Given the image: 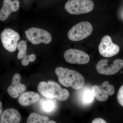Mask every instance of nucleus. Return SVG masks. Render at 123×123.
Returning <instances> with one entry per match:
<instances>
[{
    "label": "nucleus",
    "mask_w": 123,
    "mask_h": 123,
    "mask_svg": "<svg viewBox=\"0 0 123 123\" xmlns=\"http://www.w3.org/2000/svg\"><path fill=\"white\" fill-rule=\"evenodd\" d=\"M60 84L66 87L71 86L75 90L81 89L85 84L84 77L75 70L59 67L55 70Z\"/></svg>",
    "instance_id": "nucleus-1"
},
{
    "label": "nucleus",
    "mask_w": 123,
    "mask_h": 123,
    "mask_svg": "<svg viewBox=\"0 0 123 123\" xmlns=\"http://www.w3.org/2000/svg\"><path fill=\"white\" fill-rule=\"evenodd\" d=\"M94 7V3L92 0H68L65 5V10L74 15L88 13Z\"/></svg>",
    "instance_id": "nucleus-3"
},
{
    "label": "nucleus",
    "mask_w": 123,
    "mask_h": 123,
    "mask_svg": "<svg viewBox=\"0 0 123 123\" xmlns=\"http://www.w3.org/2000/svg\"><path fill=\"white\" fill-rule=\"evenodd\" d=\"M92 123H107L103 119L101 118H97L92 121Z\"/></svg>",
    "instance_id": "nucleus-21"
},
{
    "label": "nucleus",
    "mask_w": 123,
    "mask_h": 123,
    "mask_svg": "<svg viewBox=\"0 0 123 123\" xmlns=\"http://www.w3.org/2000/svg\"><path fill=\"white\" fill-rule=\"evenodd\" d=\"M21 79V76L20 74H14L12 79V83L7 89L8 93L14 98L20 97L26 90V86L25 85L20 82Z\"/></svg>",
    "instance_id": "nucleus-11"
},
{
    "label": "nucleus",
    "mask_w": 123,
    "mask_h": 123,
    "mask_svg": "<svg viewBox=\"0 0 123 123\" xmlns=\"http://www.w3.org/2000/svg\"><path fill=\"white\" fill-rule=\"evenodd\" d=\"M25 33L27 39L34 44L42 43L47 44L52 40L50 34L43 29L31 27L25 31Z\"/></svg>",
    "instance_id": "nucleus-5"
},
{
    "label": "nucleus",
    "mask_w": 123,
    "mask_h": 123,
    "mask_svg": "<svg viewBox=\"0 0 123 123\" xmlns=\"http://www.w3.org/2000/svg\"><path fill=\"white\" fill-rule=\"evenodd\" d=\"M17 48L18 50V59H22L26 55L27 45L26 43L24 40L20 41L17 46Z\"/></svg>",
    "instance_id": "nucleus-18"
},
{
    "label": "nucleus",
    "mask_w": 123,
    "mask_h": 123,
    "mask_svg": "<svg viewBox=\"0 0 123 123\" xmlns=\"http://www.w3.org/2000/svg\"><path fill=\"white\" fill-rule=\"evenodd\" d=\"M39 94L33 91L24 92L18 99V102L23 106H28L37 103L39 100Z\"/></svg>",
    "instance_id": "nucleus-14"
},
{
    "label": "nucleus",
    "mask_w": 123,
    "mask_h": 123,
    "mask_svg": "<svg viewBox=\"0 0 123 123\" xmlns=\"http://www.w3.org/2000/svg\"><path fill=\"white\" fill-rule=\"evenodd\" d=\"M21 116L17 110L9 108L2 112L0 123H20Z\"/></svg>",
    "instance_id": "nucleus-13"
},
{
    "label": "nucleus",
    "mask_w": 123,
    "mask_h": 123,
    "mask_svg": "<svg viewBox=\"0 0 123 123\" xmlns=\"http://www.w3.org/2000/svg\"><path fill=\"white\" fill-rule=\"evenodd\" d=\"M109 62L106 59L99 61L96 66L97 72L102 75H112L116 74L123 68L122 60L117 59L110 64Z\"/></svg>",
    "instance_id": "nucleus-6"
},
{
    "label": "nucleus",
    "mask_w": 123,
    "mask_h": 123,
    "mask_svg": "<svg viewBox=\"0 0 123 123\" xmlns=\"http://www.w3.org/2000/svg\"><path fill=\"white\" fill-rule=\"evenodd\" d=\"M55 100L45 99L41 102V108L44 112L47 113H51L55 111L57 106Z\"/></svg>",
    "instance_id": "nucleus-16"
},
{
    "label": "nucleus",
    "mask_w": 123,
    "mask_h": 123,
    "mask_svg": "<svg viewBox=\"0 0 123 123\" xmlns=\"http://www.w3.org/2000/svg\"><path fill=\"white\" fill-rule=\"evenodd\" d=\"M65 61L72 64H85L88 63L90 60L89 56L81 50L70 49L65 51L64 54Z\"/></svg>",
    "instance_id": "nucleus-9"
},
{
    "label": "nucleus",
    "mask_w": 123,
    "mask_h": 123,
    "mask_svg": "<svg viewBox=\"0 0 123 123\" xmlns=\"http://www.w3.org/2000/svg\"><path fill=\"white\" fill-rule=\"evenodd\" d=\"M91 90L94 98L100 102L106 101L109 96H112L115 93L114 87L107 81H104L100 86H93Z\"/></svg>",
    "instance_id": "nucleus-10"
},
{
    "label": "nucleus",
    "mask_w": 123,
    "mask_h": 123,
    "mask_svg": "<svg viewBox=\"0 0 123 123\" xmlns=\"http://www.w3.org/2000/svg\"><path fill=\"white\" fill-rule=\"evenodd\" d=\"M1 39L4 48L10 52H13L17 47L18 42L20 40L19 34L12 29H6L0 35Z\"/></svg>",
    "instance_id": "nucleus-7"
},
{
    "label": "nucleus",
    "mask_w": 123,
    "mask_h": 123,
    "mask_svg": "<svg viewBox=\"0 0 123 123\" xmlns=\"http://www.w3.org/2000/svg\"><path fill=\"white\" fill-rule=\"evenodd\" d=\"M98 51L101 55L110 57L117 55L120 51L118 45L112 42L110 36L105 35L102 38L98 46Z\"/></svg>",
    "instance_id": "nucleus-8"
},
{
    "label": "nucleus",
    "mask_w": 123,
    "mask_h": 123,
    "mask_svg": "<svg viewBox=\"0 0 123 123\" xmlns=\"http://www.w3.org/2000/svg\"><path fill=\"white\" fill-rule=\"evenodd\" d=\"M36 56L34 54H31L29 55H26L22 59L21 63L23 66H27L29 64V62H33L35 60Z\"/></svg>",
    "instance_id": "nucleus-19"
},
{
    "label": "nucleus",
    "mask_w": 123,
    "mask_h": 123,
    "mask_svg": "<svg viewBox=\"0 0 123 123\" xmlns=\"http://www.w3.org/2000/svg\"><path fill=\"white\" fill-rule=\"evenodd\" d=\"M38 91L43 97L48 98H56L61 101H66L69 96L67 89L62 88L59 84L53 81L47 82L42 81L38 85Z\"/></svg>",
    "instance_id": "nucleus-2"
},
{
    "label": "nucleus",
    "mask_w": 123,
    "mask_h": 123,
    "mask_svg": "<svg viewBox=\"0 0 123 123\" xmlns=\"http://www.w3.org/2000/svg\"><path fill=\"white\" fill-rule=\"evenodd\" d=\"M19 7L20 3L18 0H4L0 10V20L3 21L6 20L11 13L17 11Z\"/></svg>",
    "instance_id": "nucleus-12"
},
{
    "label": "nucleus",
    "mask_w": 123,
    "mask_h": 123,
    "mask_svg": "<svg viewBox=\"0 0 123 123\" xmlns=\"http://www.w3.org/2000/svg\"><path fill=\"white\" fill-rule=\"evenodd\" d=\"M48 123H56L55 122V121H53V120H51V121H49V122H48Z\"/></svg>",
    "instance_id": "nucleus-23"
},
{
    "label": "nucleus",
    "mask_w": 123,
    "mask_h": 123,
    "mask_svg": "<svg viewBox=\"0 0 123 123\" xmlns=\"http://www.w3.org/2000/svg\"><path fill=\"white\" fill-rule=\"evenodd\" d=\"M117 98L119 104L123 106V85L119 89L117 94Z\"/></svg>",
    "instance_id": "nucleus-20"
},
{
    "label": "nucleus",
    "mask_w": 123,
    "mask_h": 123,
    "mask_svg": "<svg viewBox=\"0 0 123 123\" xmlns=\"http://www.w3.org/2000/svg\"><path fill=\"white\" fill-rule=\"evenodd\" d=\"M2 103L0 101V120L1 118V115H2Z\"/></svg>",
    "instance_id": "nucleus-22"
},
{
    "label": "nucleus",
    "mask_w": 123,
    "mask_h": 123,
    "mask_svg": "<svg viewBox=\"0 0 123 123\" xmlns=\"http://www.w3.org/2000/svg\"><path fill=\"white\" fill-rule=\"evenodd\" d=\"M82 90L80 98L82 104L84 105H88L93 103L94 97L91 89L88 87H84Z\"/></svg>",
    "instance_id": "nucleus-15"
},
{
    "label": "nucleus",
    "mask_w": 123,
    "mask_h": 123,
    "mask_svg": "<svg viewBox=\"0 0 123 123\" xmlns=\"http://www.w3.org/2000/svg\"><path fill=\"white\" fill-rule=\"evenodd\" d=\"M93 30V27L90 23L82 22L76 24L70 29L68 33V37L71 41H80L90 35Z\"/></svg>",
    "instance_id": "nucleus-4"
},
{
    "label": "nucleus",
    "mask_w": 123,
    "mask_h": 123,
    "mask_svg": "<svg viewBox=\"0 0 123 123\" xmlns=\"http://www.w3.org/2000/svg\"><path fill=\"white\" fill-rule=\"evenodd\" d=\"M49 118L48 117L36 113H31L27 120V123H48Z\"/></svg>",
    "instance_id": "nucleus-17"
}]
</instances>
